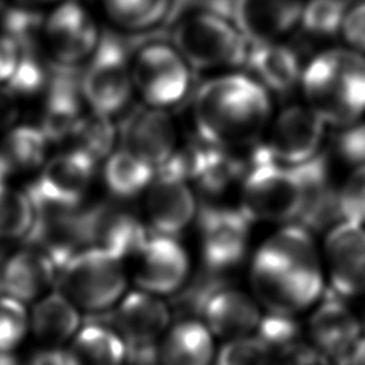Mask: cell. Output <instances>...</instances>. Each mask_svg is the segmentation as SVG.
<instances>
[{"mask_svg":"<svg viewBox=\"0 0 365 365\" xmlns=\"http://www.w3.org/2000/svg\"><path fill=\"white\" fill-rule=\"evenodd\" d=\"M339 33L349 48L365 56V0L346 9Z\"/></svg>","mask_w":365,"mask_h":365,"instance_id":"obj_40","label":"cell"},{"mask_svg":"<svg viewBox=\"0 0 365 365\" xmlns=\"http://www.w3.org/2000/svg\"><path fill=\"white\" fill-rule=\"evenodd\" d=\"M20 46L11 37L0 36V83L9 81L17 67Z\"/></svg>","mask_w":365,"mask_h":365,"instance_id":"obj_41","label":"cell"},{"mask_svg":"<svg viewBox=\"0 0 365 365\" xmlns=\"http://www.w3.org/2000/svg\"><path fill=\"white\" fill-rule=\"evenodd\" d=\"M301 88L327 124L345 127L365 114V56L352 48H329L302 70Z\"/></svg>","mask_w":365,"mask_h":365,"instance_id":"obj_3","label":"cell"},{"mask_svg":"<svg viewBox=\"0 0 365 365\" xmlns=\"http://www.w3.org/2000/svg\"><path fill=\"white\" fill-rule=\"evenodd\" d=\"M127 259L137 287L154 295L175 294L187 281L190 261L175 237L147 235Z\"/></svg>","mask_w":365,"mask_h":365,"instance_id":"obj_10","label":"cell"},{"mask_svg":"<svg viewBox=\"0 0 365 365\" xmlns=\"http://www.w3.org/2000/svg\"><path fill=\"white\" fill-rule=\"evenodd\" d=\"M304 204V190L295 167L274 161L258 144L241 188L242 212L254 221H297Z\"/></svg>","mask_w":365,"mask_h":365,"instance_id":"obj_5","label":"cell"},{"mask_svg":"<svg viewBox=\"0 0 365 365\" xmlns=\"http://www.w3.org/2000/svg\"><path fill=\"white\" fill-rule=\"evenodd\" d=\"M346 9L345 0H308L304 3L299 24L317 37L335 36L341 31Z\"/></svg>","mask_w":365,"mask_h":365,"instance_id":"obj_33","label":"cell"},{"mask_svg":"<svg viewBox=\"0 0 365 365\" xmlns=\"http://www.w3.org/2000/svg\"><path fill=\"white\" fill-rule=\"evenodd\" d=\"M121 147L137 154L155 168L164 165L177 151V130L164 108L151 106L131 111L120 125Z\"/></svg>","mask_w":365,"mask_h":365,"instance_id":"obj_14","label":"cell"},{"mask_svg":"<svg viewBox=\"0 0 365 365\" xmlns=\"http://www.w3.org/2000/svg\"><path fill=\"white\" fill-rule=\"evenodd\" d=\"M73 66L60 64L48 80L41 130L48 141L70 138L81 120V86Z\"/></svg>","mask_w":365,"mask_h":365,"instance_id":"obj_23","label":"cell"},{"mask_svg":"<svg viewBox=\"0 0 365 365\" xmlns=\"http://www.w3.org/2000/svg\"><path fill=\"white\" fill-rule=\"evenodd\" d=\"M21 3H27V4H36V3H43V1H48V0H20Z\"/></svg>","mask_w":365,"mask_h":365,"instance_id":"obj_45","label":"cell"},{"mask_svg":"<svg viewBox=\"0 0 365 365\" xmlns=\"http://www.w3.org/2000/svg\"><path fill=\"white\" fill-rule=\"evenodd\" d=\"M19 115V106L14 96L9 87H0V130L9 128Z\"/></svg>","mask_w":365,"mask_h":365,"instance_id":"obj_42","label":"cell"},{"mask_svg":"<svg viewBox=\"0 0 365 365\" xmlns=\"http://www.w3.org/2000/svg\"><path fill=\"white\" fill-rule=\"evenodd\" d=\"M244 66L268 91L278 94L292 91L304 70L297 53L279 41H250Z\"/></svg>","mask_w":365,"mask_h":365,"instance_id":"obj_24","label":"cell"},{"mask_svg":"<svg viewBox=\"0 0 365 365\" xmlns=\"http://www.w3.org/2000/svg\"><path fill=\"white\" fill-rule=\"evenodd\" d=\"M30 329V314L17 298L0 294V354H11Z\"/></svg>","mask_w":365,"mask_h":365,"instance_id":"obj_34","label":"cell"},{"mask_svg":"<svg viewBox=\"0 0 365 365\" xmlns=\"http://www.w3.org/2000/svg\"><path fill=\"white\" fill-rule=\"evenodd\" d=\"M86 248L93 247L124 261L147 238L141 221L125 210L100 205L83 212Z\"/></svg>","mask_w":365,"mask_h":365,"instance_id":"obj_19","label":"cell"},{"mask_svg":"<svg viewBox=\"0 0 365 365\" xmlns=\"http://www.w3.org/2000/svg\"><path fill=\"white\" fill-rule=\"evenodd\" d=\"M342 365H365V334L361 335L348 361Z\"/></svg>","mask_w":365,"mask_h":365,"instance_id":"obj_44","label":"cell"},{"mask_svg":"<svg viewBox=\"0 0 365 365\" xmlns=\"http://www.w3.org/2000/svg\"><path fill=\"white\" fill-rule=\"evenodd\" d=\"M74 365H123L125 342L114 328L90 324L77 331L67 348Z\"/></svg>","mask_w":365,"mask_h":365,"instance_id":"obj_27","label":"cell"},{"mask_svg":"<svg viewBox=\"0 0 365 365\" xmlns=\"http://www.w3.org/2000/svg\"><path fill=\"white\" fill-rule=\"evenodd\" d=\"M78 329V308L58 289L40 297L30 311V331L47 346H60Z\"/></svg>","mask_w":365,"mask_h":365,"instance_id":"obj_26","label":"cell"},{"mask_svg":"<svg viewBox=\"0 0 365 365\" xmlns=\"http://www.w3.org/2000/svg\"><path fill=\"white\" fill-rule=\"evenodd\" d=\"M251 222L240 207H202L198 232L205 267L222 272L241 262L248 250Z\"/></svg>","mask_w":365,"mask_h":365,"instance_id":"obj_11","label":"cell"},{"mask_svg":"<svg viewBox=\"0 0 365 365\" xmlns=\"http://www.w3.org/2000/svg\"><path fill=\"white\" fill-rule=\"evenodd\" d=\"M271 111L268 90L242 73L207 80L192 100V120L200 138L228 150L257 144Z\"/></svg>","mask_w":365,"mask_h":365,"instance_id":"obj_2","label":"cell"},{"mask_svg":"<svg viewBox=\"0 0 365 365\" xmlns=\"http://www.w3.org/2000/svg\"><path fill=\"white\" fill-rule=\"evenodd\" d=\"M342 128L336 138L339 155L355 167L365 164V123L356 121Z\"/></svg>","mask_w":365,"mask_h":365,"instance_id":"obj_38","label":"cell"},{"mask_svg":"<svg viewBox=\"0 0 365 365\" xmlns=\"http://www.w3.org/2000/svg\"><path fill=\"white\" fill-rule=\"evenodd\" d=\"M110 118L97 113L83 115L70 137L77 144L74 148L84 151L96 161L107 157L113 151L117 134Z\"/></svg>","mask_w":365,"mask_h":365,"instance_id":"obj_32","label":"cell"},{"mask_svg":"<svg viewBox=\"0 0 365 365\" xmlns=\"http://www.w3.org/2000/svg\"><path fill=\"white\" fill-rule=\"evenodd\" d=\"M271 365H332V361L317 346L297 342L275 352Z\"/></svg>","mask_w":365,"mask_h":365,"instance_id":"obj_39","label":"cell"},{"mask_svg":"<svg viewBox=\"0 0 365 365\" xmlns=\"http://www.w3.org/2000/svg\"><path fill=\"white\" fill-rule=\"evenodd\" d=\"M272 351L257 336L228 339L220 349L215 365H271Z\"/></svg>","mask_w":365,"mask_h":365,"instance_id":"obj_35","label":"cell"},{"mask_svg":"<svg viewBox=\"0 0 365 365\" xmlns=\"http://www.w3.org/2000/svg\"><path fill=\"white\" fill-rule=\"evenodd\" d=\"M173 0H103V9L111 23L130 31H143L161 23Z\"/></svg>","mask_w":365,"mask_h":365,"instance_id":"obj_30","label":"cell"},{"mask_svg":"<svg viewBox=\"0 0 365 365\" xmlns=\"http://www.w3.org/2000/svg\"><path fill=\"white\" fill-rule=\"evenodd\" d=\"M155 177V168L125 147L107 155L103 178L108 191L118 198H131L145 191Z\"/></svg>","mask_w":365,"mask_h":365,"instance_id":"obj_28","label":"cell"},{"mask_svg":"<svg viewBox=\"0 0 365 365\" xmlns=\"http://www.w3.org/2000/svg\"><path fill=\"white\" fill-rule=\"evenodd\" d=\"M251 284L269 312L294 315L312 305L324 277L311 231L294 222L268 237L254 254Z\"/></svg>","mask_w":365,"mask_h":365,"instance_id":"obj_1","label":"cell"},{"mask_svg":"<svg viewBox=\"0 0 365 365\" xmlns=\"http://www.w3.org/2000/svg\"><path fill=\"white\" fill-rule=\"evenodd\" d=\"M36 207L27 192L0 181V240H17L30 234Z\"/></svg>","mask_w":365,"mask_h":365,"instance_id":"obj_31","label":"cell"},{"mask_svg":"<svg viewBox=\"0 0 365 365\" xmlns=\"http://www.w3.org/2000/svg\"><path fill=\"white\" fill-rule=\"evenodd\" d=\"M168 305L151 292L138 289L123 295L113 312V327L124 339L125 348L157 345L168 329Z\"/></svg>","mask_w":365,"mask_h":365,"instance_id":"obj_18","label":"cell"},{"mask_svg":"<svg viewBox=\"0 0 365 365\" xmlns=\"http://www.w3.org/2000/svg\"><path fill=\"white\" fill-rule=\"evenodd\" d=\"M201 317L212 334L234 339L252 335L262 315L251 297L240 289L222 285L210 295L202 307Z\"/></svg>","mask_w":365,"mask_h":365,"instance_id":"obj_22","label":"cell"},{"mask_svg":"<svg viewBox=\"0 0 365 365\" xmlns=\"http://www.w3.org/2000/svg\"><path fill=\"white\" fill-rule=\"evenodd\" d=\"M331 291L342 298L365 294V227L351 221L332 225L325 238Z\"/></svg>","mask_w":365,"mask_h":365,"instance_id":"obj_13","label":"cell"},{"mask_svg":"<svg viewBox=\"0 0 365 365\" xmlns=\"http://www.w3.org/2000/svg\"><path fill=\"white\" fill-rule=\"evenodd\" d=\"M123 262L98 248H83L58 268L57 289L78 309L104 311L124 295L127 275Z\"/></svg>","mask_w":365,"mask_h":365,"instance_id":"obj_6","label":"cell"},{"mask_svg":"<svg viewBox=\"0 0 365 365\" xmlns=\"http://www.w3.org/2000/svg\"><path fill=\"white\" fill-rule=\"evenodd\" d=\"M81 94L93 113L113 117L123 111L133 96L131 60L123 41L101 34L80 77Z\"/></svg>","mask_w":365,"mask_h":365,"instance_id":"obj_7","label":"cell"},{"mask_svg":"<svg viewBox=\"0 0 365 365\" xmlns=\"http://www.w3.org/2000/svg\"><path fill=\"white\" fill-rule=\"evenodd\" d=\"M43 30L54 57L64 66H76L88 58L100 40L94 19L76 1H66L56 7Z\"/></svg>","mask_w":365,"mask_h":365,"instance_id":"obj_15","label":"cell"},{"mask_svg":"<svg viewBox=\"0 0 365 365\" xmlns=\"http://www.w3.org/2000/svg\"><path fill=\"white\" fill-rule=\"evenodd\" d=\"M188 180L167 170H157L147 188L145 215L155 234L175 237L197 214V204Z\"/></svg>","mask_w":365,"mask_h":365,"instance_id":"obj_16","label":"cell"},{"mask_svg":"<svg viewBox=\"0 0 365 365\" xmlns=\"http://www.w3.org/2000/svg\"><path fill=\"white\" fill-rule=\"evenodd\" d=\"M134 90L144 103L157 108L177 106L191 87V67L168 43L153 41L137 50L131 58Z\"/></svg>","mask_w":365,"mask_h":365,"instance_id":"obj_8","label":"cell"},{"mask_svg":"<svg viewBox=\"0 0 365 365\" xmlns=\"http://www.w3.org/2000/svg\"><path fill=\"white\" fill-rule=\"evenodd\" d=\"M325 127L327 123L309 106H288L275 117L265 150L282 165L302 164L319 154Z\"/></svg>","mask_w":365,"mask_h":365,"instance_id":"obj_12","label":"cell"},{"mask_svg":"<svg viewBox=\"0 0 365 365\" xmlns=\"http://www.w3.org/2000/svg\"><path fill=\"white\" fill-rule=\"evenodd\" d=\"M29 365H74L67 349L60 346H47L38 351Z\"/></svg>","mask_w":365,"mask_h":365,"instance_id":"obj_43","label":"cell"},{"mask_svg":"<svg viewBox=\"0 0 365 365\" xmlns=\"http://www.w3.org/2000/svg\"><path fill=\"white\" fill-rule=\"evenodd\" d=\"M304 0H232L231 19L248 41H278L301 21Z\"/></svg>","mask_w":365,"mask_h":365,"instance_id":"obj_20","label":"cell"},{"mask_svg":"<svg viewBox=\"0 0 365 365\" xmlns=\"http://www.w3.org/2000/svg\"><path fill=\"white\" fill-rule=\"evenodd\" d=\"M272 354L299 342L301 327L291 314L269 312L261 317L259 324L254 332Z\"/></svg>","mask_w":365,"mask_h":365,"instance_id":"obj_36","label":"cell"},{"mask_svg":"<svg viewBox=\"0 0 365 365\" xmlns=\"http://www.w3.org/2000/svg\"><path fill=\"white\" fill-rule=\"evenodd\" d=\"M57 272V264L41 248L19 250L3 261L0 268V292L24 304L37 301L56 282Z\"/></svg>","mask_w":365,"mask_h":365,"instance_id":"obj_21","label":"cell"},{"mask_svg":"<svg viewBox=\"0 0 365 365\" xmlns=\"http://www.w3.org/2000/svg\"><path fill=\"white\" fill-rule=\"evenodd\" d=\"M342 221L365 224V164L356 165L338 190Z\"/></svg>","mask_w":365,"mask_h":365,"instance_id":"obj_37","label":"cell"},{"mask_svg":"<svg viewBox=\"0 0 365 365\" xmlns=\"http://www.w3.org/2000/svg\"><path fill=\"white\" fill-rule=\"evenodd\" d=\"M171 34L173 46L198 70L242 66L250 47L232 19L211 7L181 17Z\"/></svg>","mask_w":365,"mask_h":365,"instance_id":"obj_4","label":"cell"},{"mask_svg":"<svg viewBox=\"0 0 365 365\" xmlns=\"http://www.w3.org/2000/svg\"><path fill=\"white\" fill-rule=\"evenodd\" d=\"M48 138L41 128L19 125L11 128L0 145V178L10 173H24L44 161Z\"/></svg>","mask_w":365,"mask_h":365,"instance_id":"obj_29","label":"cell"},{"mask_svg":"<svg viewBox=\"0 0 365 365\" xmlns=\"http://www.w3.org/2000/svg\"><path fill=\"white\" fill-rule=\"evenodd\" d=\"M96 163L78 148L50 158L27 191L36 210L76 208L91 184Z\"/></svg>","mask_w":365,"mask_h":365,"instance_id":"obj_9","label":"cell"},{"mask_svg":"<svg viewBox=\"0 0 365 365\" xmlns=\"http://www.w3.org/2000/svg\"><path fill=\"white\" fill-rule=\"evenodd\" d=\"M345 298L329 291L309 318V334L319 351L336 365L348 361L362 328L358 317L344 302Z\"/></svg>","mask_w":365,"mask_h":365,"instance_id":"obj_17","label":"cell"},{"mask_svg":"<svg viewBox=\"0 0 365 365\" xmlns=\"http://www.w3.org/2000/svg\"><path fill=\"white\" fill-rule=\"evenodd\" d=\"M212 359V332L197 319L177 322L158 342V365H210Z\"/></svg>","mask_w":365,"mask_h":365,"instance_id":"obj_25","label":"cell"}]
</instances>
